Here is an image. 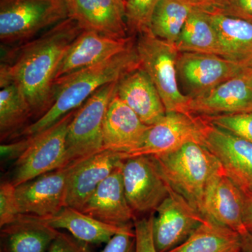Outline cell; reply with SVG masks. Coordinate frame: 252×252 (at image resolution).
<instances>
[{
	"instance_id": "obj_1",
	"label": "cell",
	"mask_w": 252,
	"mask_h": 252,
	"mask_svg": "<svg viewBox=\"0 0 252 252\" xmlns=\"http://www.w3.org/2000/svg\"><path fill=\"white\" fill-rule=\"evenodd\" d=\"M82 31L68 17L31 40L13 46L2 56L0 77L20 86L36 119L51 107L60 63Z\"/></svg>"
},
{
	"instance_id": "obj_2",
	"label": "cell",
	"mask_w": 252,
	"mask_h": 252,
	"mask_svg": "<svg viewBox=\"0 0 252 252\" xmlns=\"http://www.w3.org/2000/svg\"><path fill=\"white\" fill-rule=\"evenodd\" d=\"M139 67L140 61L133 44L112 59L60 78L54 83L51 107L18 136L30 137L46 130L79 109L102 86L117 82Z\"/></svg>"
},
{
	"instance_id": "obj_3",
	"label": "cell",
	"mask_w": 252,
	"mask_h": 252,
	"mask_svg": "<svg viewBox=\"0 0 252 252\" xmlns=\"http://www.w3.org/2000/svg\"><path fill=\"white\" fill-rule=\"evenodd\" d=\"M154 157L169 185L201 215L207 182L220 167L215 155L203 144L189 142L171 153Z\"/></svg>"
},
{
	"instance_id": "obj_4",
	"label": "cell",
	"mask_w": 252,
	"mask_h": 252,
	"mask_svg": "<svg viewBox=\"0 0 252 252\" xmlns=\"http://www.w3.org/2000/svg\"><path fill=\"white\" fill-rule=\"evenodd\" d=\"M68 17L65 0H0V40L23 44Z\"/></svg>"
},
{
	"instance_id": "obj_5",
	"label": "cell",
	"mask_w": 252,
	"mask_h": 252,
	"mask_svg": "<svg viewBox=\"0 0 252 252\" xmlns=\"http://www.w3.org/2000/svg\"><path fill=\"white\" fill-rule=\"evenodd\" d=\"M135 49L140 67L153 81L166 113L190 114V98L179 85L177 64L180 51L175 44L159 39L149 31L140 34Z\"/></svg>"
},
{
	"instance_id": "obj_6",
	"label": "cell",
	"mask_w": 252,
	"mask_h": 252,
	"mask_svg": "<svg viewBox=\"0 0 252 252\" xmlns=\"http://www.w3.org/2000/svg\"><path fill=\"white\" fill-rule=\"evenodd\" d=\"M117 82L102 86L77 109L66 137L67 165L84 160L103 150V124Z\"/></svg>"
},
{
	"instance_id": "obj_7",
	"label": "cell",
	"mask_w": 252,
	"mask_h": 252,
	"mask_svg": "<svg viewBox=\"0 0 252 252\" xmlns=\"http://www.w3.org/2000/svg\"><path fill=\"white\" fill-rule=\"evenodd\" d=\"M76 112L69 113L46 130L30 136L29 147L15 161L11 180L15 187L68 165L66 137L68 127Z\"/></svg>"
},
{
	"instance_id": "obj_8",
	"label": "cell",
	"mask_w": 252,
	"mask_h": 252,
	"mask_svg": "<svg viewBox=\"0 0 252 252\" xmlns=\"http://www.w3.org/2000/svg\"><path fill=\"white\" fill-rule=\"evenodd\" d=\"M122 172L126 198L135 213H154L168 195L170 186L154 157L127 158Z\"/></svg>"
},
{
	"instance_id": "obj_9",
	"label": "cell",
	"mask_w": 252,
	"mask_h": 252,
	"mask_svg": "<svg viewBox=\"0 0 252 252\" xmlns=\"http://www.w3.org/2000/svg\"><path fill=\"white\" fill-rule=\"evenodd\" d=\"M177 67L185 95L193 99L240 75L245 65L217 55L180 52Z\"/></svg>"
},
{
	"instance_id": "obj_10",
	"label": "cell",
	"mask_w": 252,
	"mask_h": 252,
	"mask_svg": "<svg viewBox=\"0 0 252 252\" xmlns=\"http://www.w3.org/2000/svg\"><path fill=\"white\" fill-rule=\"evenodd\" d=\"M205 219L170 187L168 195L154 212L153 235L157 252L177 248Z\"/></svg>"
},
{
	"instance_id": "obj_11",
	"label": "cell",
	"mask_w": 252,
	"mask_h": 252,
	"mask_svg": "<svg viewBox=\"0 0 252 252\" xmlns=\"http://www.w3.org/2000/svg\"><path fill=\"white\" fill-rule=\"evenodd\" d=\"M205 124V121L200 116L167 112L160 121L149 126L140 148L127 158L164 155L189 142L203 144Z\"/></svg>"
},
{
	"instance_id": "obj_12",
	"label": "cell",
	"mask_w": 252,
	"mask_h": 252,
	"mask_svg": "<svg viewBox=\"0 0 252 252\" xmlns=\"http://www.w3.org/2000/svg\"><path fill=\"white\" fill-rule=\"evenodd\" d=\"M75 162L16 187L21 215L51 216L67 206L68 180Z\"/></svg>"
},
{
	"instance_id": "obj_13",
	"label": "cell",
	"mask_w": 252,
	"mask_h": 252,
	"mask_svg": "<svg viewBox=\"0 0 252 252\" xmlns=\"http://www.w3.org/2000/svg\"><path fill=\"white\" fill-rule=\"evenodd\" d=\"M203 144L215 155L225 173L239 188L252 190L251 142L205 121Z\"/></svg>"
},
{
	"instance_id": "obj_14",
	"label": "cell",
	"mask_w": 252,
	"mask_h": 252,
	"mask_svg": "<svg viewBox=\"0 0 252 252\" xmlns=\"http://www.w3.org/2000/svg\"><path fill=\"white\" fill-rule=\"evenodd\" d=\"M201 215L235 230L240 236L249 232L244 223L243 192L221 166L207 182Z\"/></svg>"
},
{
	"instance_id": "obj_15",
	"label": "cell",
	"mask_w": 252,
	"mask_h": 252,
	"mask_svg": "<svg viewBox=\"0 0 252 252\" xmlns=\"http://www.w3.org/2000/svg\"><path fill=\"white\" fill-rule=\"evenodd\" d=\"M133 44L131 38L119 39L97 32L83 30L66 51L60 63L55 81L112 59Z\"/></svg>"
},
{
	"instance_id": "obj_16",
	"label": "cell",
	"mask_w": 252,
	"mask_h": 252,
	"mask_svg": "<svg viewBox=\"0 0 252 252\" xmlns=\"http://www.w3.org/2000/svg\"><path fill=\"white\" fill-rule=\"evenodd\" d=\"M149 128L117 94L111 99L103 124V150L125 154L140 148Z\"/></svg>"
},
{
	"instance_id": "obj_17",
	"label": "cell",
	"mask_w": 252,
	"mask_h": 252,
	"mask_svg": "<svg viewBox=\"0 0 252 252\" xmlns=\"http://www.w3.org/2000/svg\"><path fill=\"white\" fill-rule=\"evenodd\" d=\"M125 159V154L102 150L76 162L68 180L67 206L81 211L97 187Z\"/></svg>"
},
{
	"instance_id": "obj_18",
	"label": "cell",
	"mask_w": 252,
	"mask_h": 252,
	"mask_svg": "<svg viewBox=\"0 0 252 252\" xmlns=\"http://www.w3.org/2000/svg\"><path fill=\"white\" fill-rule=\"evenodd\" d=\"M69 17L81 29L112 37L127 38L124 0H65Z\"/></svg>"
},
{
	"instance_id": "obj_19",
	"label": "cell",
	"mask_w": 252,
	"mask_h": 252,
	"mask_svg": "<svg viewBox=\"0 0 252 252\" xmlns=\"http://www.w3.org/2000/svg\"><path fill=\"white\" fill-rule=\"evenodd\" d=\"M122 163L97 187L81 212L113 225L133 224L136 219L125 193Z\"/></svg>"
},
{
	"instance_id": "obj_20",
	"label": "cell",
	"mask_w": 252,
	"mask_h": 252,
	"mask_svg": "<svg viewBox=\"0 0 252 252\" xmlns=\"http://www.w3.org/2000/svg\"><path fill=\"white\" fill-rule=\"evenodd\" d=\"M189 112L200 117L252 112V83L243 72L208 94L190 99Z\"/></svg>"
},
{
	"instance_id": "obj_21",
	"label": "cell",
	"mask_w": 252,
	"mask_h": 252,
	"mask_svg": "<svg viewBox=\"0 0 252 252\" xmlns=\"http://www.w3.org/2000/svg\"><path fill=\"white\" fill-rule=\"evenodd\" d=\"M116 94L146 125H154L166 114L153 81L141 67L118 81Z\"/></svg>"
},
{
	"instance_id": "obj_22",
	"label": "cell",
	"mask_w": 252,
	"mask_h": 252,
	"mask_svg": "<svg viewBox=\"0 0 252 252\" xmlns=\"http://www.w3.org/2000/svg\"><path fill=\"white\" fill-rule=\"evenodd\" d=\"M31 216L56 229L67 230L73 237L88 245L107 243L114 235L134 226V223L124 226L107 224L69 206L51 216Z\"/></svg>"
},
{
	"instance_id": "obj_23",
	"label": "cell",
	"mask_w": 252,
	"mask_h": 252,
	"mask_svg": "<svg viewBox=\"0 0 252 252\" xmlns=\"http://www.w3.org/2000/svg\"><path fill=\"white\" fill-rule=\"evenodd\" d=\"M1 229L3 252H48L59 233L28 215H20L16 221Z\"/></svg>"
},
{
	"instance_id": "obj_24",
	"label": "cell",
	"mask_w": 252,
	"mask_h": 252,
	"mask_svg": "<svg viewBox=\"0 0 252 252\" xmlns=\"http://www.w3.org/2000/svg\"><path fill=\"white\" fill-rule=\"evenodd\" d=\"M204 10L216 29L223 58L245 66L252 61V21Z\"/></svg>"
},
{
	"instance_id": "obj_25",
	"label": "cell",
	"mask_w": 252,
	"mask_h": 252,
	"mask_svg": "<svg viewBox=\"0 0 252 252\" xmlns=\"http://www.w3.org/2000/svg\"><path fill=\"white\" fill-rule=\"evenodd\" d=\"M167 252H241V236L206 218L184 243Z\"/></svg>"
},
{
	"instance_id": "obj_26",
	"label": "cell",
	"mask_w": 252,
	"mask_h": 252,
	"mask_svg": "<svg viewBox=\"0 0 252 252\" xmlns=\"http://www.w3.org/2000/svg\"><path fill=\"white\" fill-rule=\"evenodd\" d=\"M180 52L200 53L223 56L220 39L206 11L195 7L175 44Z\"/></svg>"
},
{
	"instance_id": "obj_27",
	"label": "cell",
	"mask_w": 252,
	"mask_h": 252,
	"mask_svg": "<svg viewBox=\"0 0 252 252\" xmlns=\"http://www.w3.org/2000/svg\"><path fill=\"white\" fill-rule=\"evenodd\" d=\"M0 135L3 140L18 137L32 113L26 96L14 81L0 77Z\"/></svg>"
},
{
	"instance_id": "obj_28",
	"label": "cell",
	"mask_w": 252,
	"mask_h": 252,
	"mask_svg": "<svg viewBox=\"0 0 252 252\" xmlns=\"http://www.w3.org/2000/svg\"><path fill=\"white\" fill-rule=\"evenodd\" d=\"M197 6L193 0H159L152 14L150 31L159 39L175 44Z\"/></svg>"
},
{
	"instance_id": "obj_29",
	"label": "cell",
	"mask_w": 252,
	"mask_h": 252,
	"mask_svg": "<svg viewBox=\"0 0 252 252\" xmlns=\"http://www.w3.org/2000/svg\"><path fill=\"white\" fill-rule=\"evenodd\" d=\"M159 0H125L126 24L131 32L150 31L151 20Z\"/></svg>"
},
{
	"instance_id": "obj_30",
	"label": "cell",
	"mask_w": 252,
	"mask_h": 252,
	"mask_svg": "<svg viewBox=\"0 0 252 252\" xmlns=\"http://www.w3.org/2000/svg\"><path fill=\"white\" fill-rule=\"evenodd\" d=\"M202 117L212 125L252 143V112Z\"/></svg>"
},
{
	"instance_id": "obj_31",
	"label": "cell",
	"mask_w": 252,
	"mask_h": 252,
	"mask_svg": "<svg viewBox=\"0 0 252 252\" xmlns=\"http://www.w3.org/2000/svg\"><path fill=\"white\" fill-rule=\"evenodd\" d=\"M20 215L16 187L11 182H3L0 186V226L14 223Z\"/></svg>"
},
{
	"instance_id": "obj_32",
	"label": "cell",
	"mask_w": 252,
	"mask_h": 252,
	"mask_svg": "<svg viewBox=\"0 0 252 252\" xmlns=\"http://www.w3.org/2000/svg\"><path fill=\"white\" fill-rule=\"evenodd\" d=\"M199 7L252 21V0H212Z\"/></svg>"
},
{
	"instance_id": "obj_33",
	"label": "cell",
	"mask_w": 252,
	"mask_h": 252,
	"mask_svg": "<svg viewBox=\"0 0 252 252\" xmlns=\"http://www.w3.org/2000/svg\"><path fill=\"white\" fill-rule=\"evenodd\" d=\"M154 213L134 221L136 252H157L153 235Z\"/></svg>"
},
{
	"instance_id": "obj_34",
	"label": "cell",
	"mask_w": 252,
	"mask_h": 252,
	"mask_svg": "<svg viewBox=\"0 0 252 252\" xmlns=\"http://www.w3.org/2000/svg\"><path fill=\"white\" fill-rule=\"evenodd\" d=\"M101 252H136L134 226L114 235Z\"/></svg>"
},
{
	"instance_id": "obj_35",
	"label": "cell",
	"mask_w": 252,
	"mask_h": 252,
	"mask_svg": "<svg viewBox=\"0 0 252 252\" xmlns=\"http://www.w3.org/2000/svg\"><path fill=\"white\" fill-rule=\"evenodd\" d=\"M48 252H91L88 244L77 240L72 235L59 231Z\"/></svg>"
},
{
	"instance_id": "obj_36",
	"label": "cell",
	"mask_w": 252,
	"mask_h": 252,
	"mask_svg": "<svg viewBox=\"0 0 252 252\" xmlns=\"http://www.w3.org/2000/svg\"><path fill=\"white\" fill-rule=\"evenodd\" d=\"M26 138L17 142L7 144H1L0 147L1 158L6 160H16L21 157L29 147L31 142V137H25Z\"/></svg>"
},
{
	"instance_id": "obj_37",
	"label": "cell",
	"mask_w": 252,
	"mask_h": 252,
	"mask_svg": "<svg viewBox=\"0 0 252 252\" xmlns=\"http://www.w3.org/2000/svg\"><path fill=\"white\" fill-rule=\"evenodd\" d=\"M241 190L243 195L244 223L248 231L252 233V190Z\"/></svg>"
},
{
	"instance_id": "obj_38",
	"label": "cell",
	"mask_w": 252,
	"mask_h": 252,
	"mask_svg": "<svg viewBox=\"0 0 252 252\" xmlns=\"http://www.w3.org/2000/svg\"><path fill=\"white\" fill-rule=\"evenodd\" d=\"M241 252H252V233L248 232L241 236Z\"/></svg>"
},
{
	"instance_id": "obj_39",
	"label": "cell",
	"mask_w": 252,
	"mask_h": 252,
	"mask_svg": "<svg viewBox=\"0 0 252 252\" xmlns=\"http://www.w3.org/2000/svg\"><path fill=\"white\" fill-rule=\"evenodd\" d=\"M244 75L246 76L247 77L252 81V61L248 63L244 67L243 71Z\"/></svg>"
},
{
	"instance_id": "obj_40",
	"label": "cell",
	"mask_w": 252,
	"mask_h": 252,
	"mask_svg": "<svg viewBox=\"0 0 252 252\" xmlns=\"http://www.w3.org/2000/svg\"><path fill=\"white\" fill-rule=\"evenodd\" d=\"M193 1L195 3V4H196L197 6H202V5L205 4V3L212 1V0H193Z\"/></svg>"
},
{
	"instance_id": "obj_41",
	"label": "cell",
	"mask_w": 252,
	"mask_h": 252,
	"mask_svg": "<svg viewBox=\"0 0 252 252\" xmlns=\"http://www.w3.org/2000/svg\"><path fill=\"white\" fill-rule=\"evenodd\" d=\"M1 252H3L2 251H1Z\"/></svg>"
},
{
	"instance_id": "obj_42",
	"label": "cell",
	"mask_w": 252,
	"mask_h": 252,
	"mask_svg": "<svg viewBox=\"0 0 252 252\" xmlns=\"http://www.w3.org/2000/svg\"><path fill=\"white\" fill-rule=\"evenodd\" d=\"M124 1H125V0H124Z\"/></svg>"
}]
</instances>
